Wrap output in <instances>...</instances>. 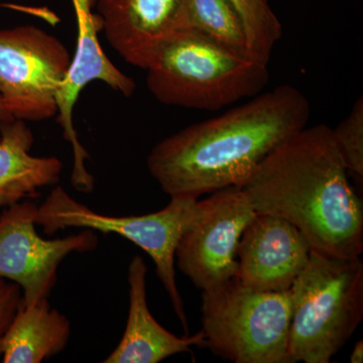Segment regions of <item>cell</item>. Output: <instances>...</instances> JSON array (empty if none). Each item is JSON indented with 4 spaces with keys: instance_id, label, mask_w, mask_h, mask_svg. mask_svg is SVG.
Returning a JSON list of instances; mask_svg holds the SVG:
<instances>
[{
    "instance_id": "6",
    "label": "cell",
    "mask_w": 363,
    "mask_h": 363,
    "mask_svg": "<svg viewBox=\"0 0 363 363\" xmlns=\"http://www.w3.org/2000/svg\"><path fill=\"white\" fill-rule=\"evenodd\" d=\"M197 201L193 197H171L164 209L154 213L109 216L76 201L58 186L38 207L35 224L42 226L48 235L66 228L116 233L142 248L154 260L157 277L187 335V317L177 286L175 259L179 241L195 213Z\"/></svg>"
},
{
    "instance_id": "5",
    "label": "cell",
    "mask_w": 363,
    "mask_h": 363,
    "mask_svg": "<svg viewBox=\"0 0 363 363\" xmlns=\"http://www.w3.org/2000/svg\"><path fill=\"white\" fill-rule=\"evenodd\" d=\"M291 317L290 290L262 292L234 277L203 291V346L235 363H286Z\"/></svg>"
},
{
    "instance_id": "15",
    "label": "cell",
    "mask_w": 363,
    "mask_h": 363,
    "mask_svg": "<svg viewBox=\"0 0 363 363\" xmlns=\"http://www.w3.org/2000/svg\"><path fill=\"white\" fill-rule=\"evenodd\" d=\"M71 335L68 318L52 309L48 298L21 305L0 337L4 363H40L62 352Z\"/></svg>"
},
{
    "instance_id": "21",
    "label": "cell",
    "mask_w": 363,
    "mask_h": 363,
    "mask_svg": "<svg viewBox=\"0 0 363 363\" xmlns=\"http://www.w3.org/2000/svg\"><path fill=\"white\" fill-rule=\"evenodd\" d=\"M13 117L7 111L1 98H0V124L6 123V121H13Z\"/></svg>"
},
{
    "instance_id": "7",
    "label": "cell",
    "mask_w": 363,
    "mask_h": 363,
    "mask_svg": "<svg viewBox=\"0 0 363 363\" xmlns=\"http://www.w3.org/2000/svg\"><path fill=\"white\" fill-rule=\"evenodd\" d=\"M72 62L65 45L39 26L0 30V98L14 119L57 116V97Z\"/></svg>"
},
{
    "instance_id": "9",
    "label": "cell",
    "mask_w": 363,
    "mask_h": 363,
    "mask_svg": "<svg viewBox=\"0 0 363 363\" xmlns=\"http://www.w3.org/2000/svg\"><path fill=\"white\" fill-rule=\"evenodd\" d=\"M37 214L35 203L21 201L0 215V279L21 286L23 306L49 298L58 281L61 262L71 253L92 252L99 243L91 229L45 240L35 230Z\"/></svg>"
},
{
    "instance_id": "20",
    "label": "cell",
    "mask_w": 363,
    "mask_h": 363,
    "mask_svg": "<svg viewBox=\"0 0 363 363\" xmlns=\"http://www.w3.org/2000/svg\"><path fill=\"white\" fill-rule=\"evenodd\" d=\"M363 362V341H358L353 348L350 355L351 363H362Z\"/></svg>"
},
{
    "instance_id": "14",
    "label": "cell",
    "mask_w": 363,
    "mask_h": 363,
    "mask_svg": "<svg viewBox=\"0 0 363 363\" xmlns=\"http://www.w3.org/2000/svg\"><path fill=\"white\" fill-rule=\"evenodd\" d=\"M35 138L26 121L0 124V208L39 197L40 189L58 183L63 162L30 155Z\"/></svg>"
},
{
    "instance_id": "22",
    "label": "cell",
    "mask_w": 363,
    "mask_h": 363,
    "mask_svg": "<svg viewBox=\"0 0 363 363\" xmlns=\"http://www.w3.org/2000/svg\"><path fill=\"white\" fill-rule=\"evenodd\" d=\"M81 1L85 2L88 6L93 7L96 4L97 0H81Z\"/></svg>"
},
{
    "instance_id": "4",
    "label": "cell",
    "mask_w": 363,
    "mask_h": 363,
    "mask_svg": "<svg viewBox=\"0 0 363 363\" xmlns=\"http://www.w3.org/2000/svg\"><path fill=\"white\" fill-rule=\"evenodd\" d=\"M286 363H329L363 318V262L312 250L290 289Z\"/></svg>"
},
{
    "instance_id": "1",
    "label": "cell",
    "mask_w": 363,
    "mask_h": 363,
    "mask_svg": "<svg viewBox=\"0 0 363 363\" xmlns=\"http://www.w3.org/2000/svg\"><path fill=\"white\" fill-rule=\"evenodd\" d=\"M311 116L297 88L281 85L215 118L192 124L157 143L147 169L171 197L242 187L260 162Z\"/></svg>"
},
{
    "instance_id": "10",
    "label": "cell",
    "mask_w": 363,
    "mask_h": 363,
    "mask_svg": "<svg viewBox=\"0 0 363 363\" xmlns=\"http://www.w3.org/2000/svg\"><path fill=\"white\" fill-rule=\"evenodd\" d=\"M312 247L290 221L267 213L253 216L241 235L236 278L262 292H285L309 262Z\"/></svg>"
},
{
    "instance_id": "12",
    "label": "cell",
    "mask_w": 363,
    "mask_h": 363,
    "mask_svg": "<svg viewBox=\"0 0 363 363\" xmlns=\"http://www.w3.org/2000/svg\"><path fill=\"white\" fill-rule=\"evenodd\" d=\"M77 16L78 38L75 57L57 97V121L63 128L64 138L70 143L74 155V166H84L89 159L87 150L79 142L74 126L73 112L79 95L93 81H101L124 96H131L135 91L133 78L123 73L105 54L98 39L101 30L99 18L91 13V7L74 4Z\"/></svg>"
},
{
    "instance_id": "19",
    "label": "cell",
    "mask_w": 363,
    "mask_h": 363,
    "mask_svg": "<svg viewBox=\"0 0 363 363\" xmlns=\"http://www.w3.org/2000/svg\"><path fill=\"white\" fill-rule=\"evenodd\" d=\"M23 300L21 286L13 281L0 279V337L11 324Z\"/></svg>"
},
{
    "instance_id": "11",
    "label": "cell",
    "mask_w": 363,
    "mask_h": 363,
    "mask_svg": "<svg viewBox=\"0 0 363 363\" xmlns=\"http://www.w3.org/2000/svg\"><path fill=\"white\" fill-rule=\"evenodd\" d=\"M186 0H97L105 39L130 65L147 69L180 32Z\"/></svg>"
},
{
    "instance_id": "2",
    "label": "cell",
    "mask_w": 363,
    "mask_h": 363,
    "mask_svg": "<svg viewBox=\"0 0 363 363\" xmlns=\"http://www.w3.org/2000/svg\"><path fill=\"white\" fill-rule=\"evenodd\" d=\"M326 124L304 128L266 157L242 186L253 209L294 224L315 252H363V205Z\"/></svg>"
},
{
    "instance_id": "8",
    "label": "cell",
    "mask_w": 363,
    "mask_h": 363,
    "mask_svg": "<svg viewBox=\"0 0 363 363\" xmlns=\"http://www.w3.org/2000/svg\"><path fill=\"white\" fill-rule=\"evenodd\" d=\"M255 214L245 191L235 186L198 200L176 250L177 267L196 288L209 290L236 276L238 243Z\"/></svg>"
},
{
    "instance_id": "16",
    "label": "cell",
    "mask_w": 363,
    "mask_h": 363,
    "mask_svg": "<svg viewBox=\"0 0 363 363\" xmlns=\"http://www.w3.org/2000/svg\"><path fill=\"white\" fill-rule=\"evenodd\" d=\"M180 30L197 33L229 51L257 60L243 21L229 0H186Z\"/></svg>"
},
{
    "instance_id": "13",
    "label": "cell",
    "mask_w": 363,
    "mask_h": 363,
    "mask_svg": "<svg viewBox=\"0 0 363 363\" xmlns=\"http://www.w3.org/2000/svg\"><path fill=\"white\" fill-rule=\"evenodd\" d=\"M147 272L140 255L131 259L128 267L130 309L123 338L104 363H159L178 353L191 352L194 346H203L204 335L178 337L157 323L147 302Z\"/></svg>"
},
{
    "instance_id": "3",
    "label": "cell",
    "mask_w": 363,
    "mask_h": 363,
    "mask_svg": "<svg viewBox=\"0 0 363 363\" xmlns=\"http://www.w3.org/2000/svg\"><path fill=\"white\" fill-rule=\"evenodd\" d=\"M145 70L147 88L157 101L210 111L257 96L269 78L267 64L189 30L167 40Z\"/></svg>"
},
{
    "instance_id": "17",
    "label": "cell",
    "mask_w": 363,
    "mask_h": 363,
    "mask_svg": "<svg viewBox=\"0 0 363 363\" xmlns=\"http://www.w3.org/2000/svg\"><path fill=\"white\" fill-rule=\"evenodd\" d=\"M243 21L253 56L269 65L272 50L283 33V26L269 0H229Z\"/></svg>"
},
{
    "instance_id": "18",
    "label": "cell",
    "mask_w": 363,
    "mask_h": 363,
    "mask_svg": "<svg viewBox=\"0 0 363 363\" xmlns=\"http://www.w3.org/2000/svg\"><path fill=\"white\" fill-rule=\"evenodd\" d=\"M348 172L363 176V99L358 98L350 113L332 130Z\"/></svg>"
}]
</instances>
